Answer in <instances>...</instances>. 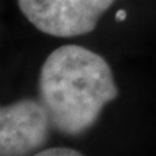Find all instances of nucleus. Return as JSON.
Returning a JSON list of instances; mask_svg holds the SVG:
<instances>
[{
  "label": "nucleus",
  "mask_w": 156,
  "mask_h": 156,
  "mask_svg": "<svg viewBox=\"0 0 156 156\" xmlns=\"http://www.w3.org/2000/svg\"><path fill=\"white\" fill-rule=\"evenodd\" d=\"M39 92L51 124L69 135L89 129L119 94L107 61L81 46H62L46 58Z\"/></svg>",
  "instance_id": "obj_1"
},
{
  "label": "nucleus",
  "mask_w": 156,
  "mask_h": 156,
  "mask_svg": "<svg viewBox=\"0 0 156 156\" xmlns=\"http://www.w3.org/2000/svg\"><path fill=\"white\" fill-rule=\"evenodd\" d=\"M115 0H18V5L38 30L72 38L92 31Z\"/></svg>",
  "instance_id": "obj_2"
},
{
  "label": "nucleus",
  "mask_w": 156,
  "mask_h": 156,
  "mask_svg": "<svg viewBox=\"0 0 156 156\" xmlns=\"http://www.w3.org/2000/svg\"><path fill=\"white\" fill-rule=\"evenodd\" d=\"M44 105L21 100L0 111V155H27L46 142L50 126Z\"/></svg>",
  "instance_id": "obj_3"
},
{
  "label": "nucleus",
  "mask_w": 156,
  "mask_h": 156,
  "mask_svg": "<svg viewBox=\"0 0 156 156\" xmlns=\"http://www.w3.org/2000/svg\"><path fill=\"white\" fill-rule=\"evenodd\" d=\"M77 155H81L80 151L65 148V147H53L38 152V156H77Z\"/></svg>",
  "instance_id": "obj_4"
},
{
  "label": "nucleus",
  "mask_w": 156,
  "mask_h": 156,
  "mask_svg": "<svg viewBox=\"0 0 156 156\" xmlns=\"http://www.w3.org/2000/svg\"><path fill=\"white\" fill-rule=\"evenodd\" d=\"M126 17V12L125 11H119L116 14V21H124Z\"/></svg>",
  "instance_id": "obj_5"
}]
</instances>
